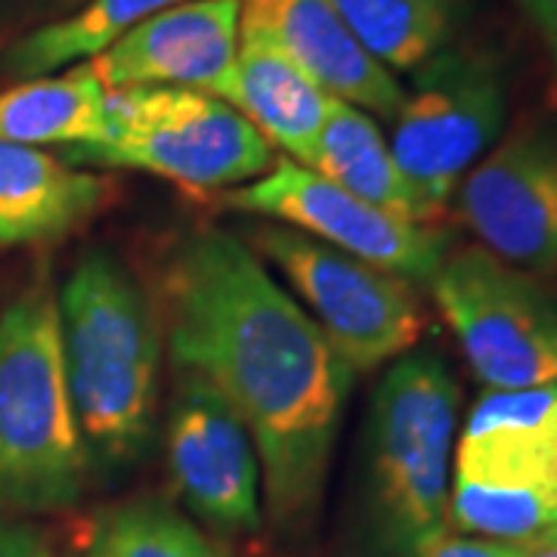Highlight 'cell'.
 Wrapping results in <instances>:
<instances>
[{
	"label": "cell",
	"instance_id": "cell-1",
	"mask_svg": "<svg viewBox=\"0 0 557 557\" xmlns=\"http://www.w3.org/2000/svg\"><path fill=\"white\" fill-rule=\"evenodd\" d=\"M174 366L211 381L251 431L273 527L300 536L319 518L354 369L295 295L226 230H199L164 267Z\"/></svg>",
	"mask_w": 557,
	"mask_h": 557
},
{
	"label": "cell",
	"instance_id": "cell-2",
	"mask_svg": "<svg viewBox=\"0 0 557 557\" xmlns=\"http://www.w3.org/2000/svg\"><path fill=\"white\" fill-rule=\"evenodd\" d=\"M62 369L94 471L134 465L156 431L161 319L131 270L87 251L62 282Z\"/></svg>",
	"mask_w": 557,
	"mask_h": 557
},
{
	"label": "cell",
	"instance_id": "cell-3",
	"mask_svg": "<svg viewBox=\"0 0 557 557\" xmlns=\"http://www.w3.org/2000/svg\"><path fill=\"white\" fill-rule=\"evenodd\" d=\"M458 384L434 354H403L366 416L362 520L379 557H416L446 533Z\"/></svg>",
	"mask_w": 557,
	"mask_h": 557
},
{
	"label": "cell",
	"instance_id": "cell-4",
	"mask_svg": "<svg viewBox=\"0 0 557 557\" xmlns=\"http://www.w3.org/2000/svg\"><path fill=\"white\" fill-rule=\"evenodd\" d=\"M90 471L62 369L57 292L38 282L0 313V511H65Z\"/></svg>",
	"mask_w": 557,
	"mask_h": 557
},
{
	"label": "cell",
	"instance_id": "cell-5",
	"mask_svg": "<svg viewBox=\"0 0 557 557\" xmlns=\"http://www.w3.org/2000/svg\"><path fill=\"white\" fill-rule=\"evenodd\" d=\"M100 146L65 152L94 171H146L196 193H230L263 177L276 152L233 106L189 87L109 90Z\"/></svg>",
	"mask_w": 557,
	"mask_h": 557
},
{
	"label": "cell",
	"instance_id": "cell-6",
	"mask_svg": "<svg viewBox=\"0 0 557 557\" xmlns=\"http://www.w3.org/2000/svg\"><path fill=\"white\" fill-rule=\"evenodd\" d=\"M412 75L387 143L424 220L437 223L458 183L502 137L505 78L490 57L449 47Z\"/></svg>",
	"mask_w": 557,
	"mask_h": 557
},
{
	"label": "cell",
	"instance_id": "cell-7",
	"mask_svg": "<svg viewBox=\"0 0 557 557\" xmlns=\"http://www.w3.org/2000/svg\"><path fill=\"white\" fill-rule=\"evenodd\" d=\"M255 242L354 372L381 369L418 344L424 313L412 282L285 223L260 226Z\"/></svg>",
	"mask_w": 557,
	"mask_h": 557
},
{
	"label": "cell",
	"instance_id": "cell-8",
	"mask_svg": "<svg viewBox=\"0 0 557 557\" xmlns=\"http://www.w3.org/2000/svg\"><path fill=\"white\" fill-rule=\"evenodd\" d=\"M431 292L490 391L557 384V304L530 273L478 245L446 255Z\"/></svg>",
	"mask_w": 557,
	"mask_h": 557
},
{
	"label": "cell",
	"instance_id": "cell-9",
	"mask_svg": "<svg viewBox=\"0 0 557 557\" xmlns=\"http://www.w3.org/2000/svg\"><path fill=\"white\" fill-rule=\"evenodd\" d=\"M223 205L295 226L406 282L431 285L449 255V236L437 223L387 214L285 156H276L263 177L223 193Z\"/></svg>",
	"mask_w": 557,
	"mask_h": 557
},
{
	"label": "cell",
	"instance_id": "cell-10",
	"mask_svg": "<svg viewBox=\"0 0 557 557\" xmlns=\"http://www.w3.org/2000/svg\"><path fill=\"white\" fill-rule=\"evenodd\" d=\"M164 449L186 515L220 539L258 533L263 523L258 446L211 381L186 366H174Z\"/></svg>",
	"mask_w": 557,
	"mask_h": 557
},
{
	"label": "cell",
	"instance_id": "cell-11",
	"mask_svg": "<svg viewBox=\"0 0 557 557\" xmlns=\"http://www.w3.org/2000/svg\"><path fill=\"white\" fill-rule=\"evenodd\" d=\"M461 223L523 273L557 270V139L518 134L490 149L458 183Z\"/></svg>",
	"mask_w": 557,
	"mask_h": 557
},
{
	"label": "cell",
	"instance_id": "cell-12",
	"mask_svg": "<svg viewBox=\"0 0 557 557\" xmlns=\"http://www.w3.org/2000/svg\"><path fill=\"white\" fill-rule=\"evenodd\" d=\"M242 40V0H183L109 44L87 69L106 90L189 87L211 90Z\"/></svg>",
	"mask_w": 557,
	"mask_h": 557
},
{
	"label": "cell",
	"instance_id": "cell-13",
	"mask_svg": "<svg viewBox=\"0 0 557 557\" xmlns=\"http://www.w3.org/2000/svg\"><path fill=\"white\" fill-rule=\"evenodd\" d=\"M242 35L276 47L335 100L394 121L406 87L366 53L332 0H242Z\"/></svg>",
	"mask_w": 557,
	"mask_h": 557
},
{
	"label": "cell",
	"instance_id": "cell-14",
	"mask_svg": "<svg viewBox=\"0 0 557 557\" xmlns=\"http://www.w3.org/2000/svg\"><path fill=\"white\" fill-rule=\"evenodd\" d=\"M456 480L557 498V384L490 391L456 443Z\"/></svg>",
	"mask_w": 557,
	"mask_h": 557
},
{
	"label": "cell",
	"instance_id": "cell-15",
	"mask_svg": "<svg viewBox=\"0 0 557 557\" xmlns=\"http://www.w3.org/2000/svg\"><path fill=\"white\" fill-rule=\"evenodd\" d=\"M208 94L233 106L285 159L310 164L332 97L276 47L242 35L236 60Z\"/></svg>",
	"mask_w": 557,
	"mask_h": 557
},
{
	"label": "cell",
	"instance_id": "cell-16",
	"mask_svg": "<svg viewBox=\"0 0 557 557\" xmlns=\"http://www.w3.org/2000/svg\"><path fill=\"white\" fill-rule=\"evenodd\" d=\"M112 196V180L38 146L0 139V245H38L78 230Z\"/></svg>",
	"mask_w": 557,
	"mask_h": 557
},
{
	"label": "cell",
	"instance_id": "cell-17",
	"mask_svg": "<svg viewBox=\"0 0 557 557\" xmlns=\"http://www.w3.org/2000/svg\"><path fill=\"white\" fill-rule=\"evenodd\" d=\"M109 90L87 62L60 75L25 78L0 90V139L20 146H62V152L100 146L109 131Z\"/></svg>",
	"mask_w": 557,
	"mask_h": 557
},
{
	"label": "cell",
	"instance_id": "cell-18",
	"mask_svg": "<svg viewBox=\"0 0 557 557\" xmlns=\"http://www.w3.org/2000/svg\"><path fill=\"white\" fill-rule=\"evenodd\" d=\"M307 168L387 214L428 223L418 208L412 186L406 183L391 152V143L381 134L379 121L375 115L362 112L359 106L332 97L313 159Z\"/></svg>",
	"mask_w": 557,
	"mask_h": 557
},
{
	"label": "cell",
	"instance_id": "cell-19",
	"mask_svg": "<svg viewBox=\"0 0 557 557\" xmlns=\"http://www.w3.org/2000/svg\"><path fill=\"white\" fill-rule=\"evenodd\" d=\"M81 557H233L177 505L156 496L124 498L100 508L84 527Z\"/></svg>",
	"mask_w": 557,
	"mask_h": 557
},
{
	"label": "cell",
	"instance_id": "cell-20",
	"mask_svg": "<svg viewBox=\"0 0 557 557\" xmlns=\"http://www.w3.org/2000/svg\"><path fill=\"white\" fill-rule=\"evenodd\" d=\"M177 3L183 0H87L72 16L25 35L7 53V69L22 78H38L53 75L72 62L94 60L139 22L152 20Z\"/></svg>",
	"mask_w": 557,
	"mask_h": 557
},
{
	"label": "cell",
	"instance_id": "cell-21",
	"mask_svg": "<svg viewBox=\"0 0 557 557\" xmlns=\"http://www.w3.org/2000/svg\"><path fill=\"white\" fill-rule=\"evenodd\" d=\"M341 20L387 72H416L453 35V0H332Z\"/></svg>",
	"mask_w": 557,
	"mask_h": 557
},
{
	"label": "cell",
	"instance_id": "cell-22",
	"mask_svg": "<svg viewBox=\"0 0 557 557\" xmlns=\"http://www.w3.org/2000/svg\"><path fill=\"white\" fill-rule=\"evenodd\" d=\"M0 557H57L53 533L22 515L0 511Z\"/></svg>",
	"mask_w": 557,
	"mask_h": 557
},
{
	"label": "cell",
	"instance_id": "cell-23",
	"mask_svg": "<svg viewBox=\"0 0 557 557\" xmlns=\"http://www.w3.org/2000/svg\"><path fill=\"white\" fill-rule=\"evenodd\" d=\"M416 557H515V548L511 542H496V539L443 533L431 545H424Z\"/></svg>",
	"mask_w": 557,
	"mask_h": 557
},
{
	"label": "cell",
	"instance_id": "cell-24",
	"mask_svg": "<svg viewBox=\"0 0 557 557\" xmlns=\"http://www.w3.org/2000/svg\"><path fill=\"white\" fill-rule=\"evenodd\" d=\"M518 3L523 7V13L533 20L539 35L545 38L557 62V0H518Z\"/></svg>",
	"mask_w": 557,
	"mask_h": 557
},
{
	"label": "cell",
	"instance_id": "cell-25",
	"mask_svg": "<svg viewBox=\"0 0 557 557\" xmlns=\"http://www.w3.org/2000/svg\"><path fill=\"white\" fill-rule=\"evenodd\" d=\"M515 557H557V527H548L536 536L511 542Z\"/></svg>",
	"mask_w": 557,
	"mask_h": 557
},
{
	"label": "cell",
	"instance_id": "cell-26",
	"mask_svg": "<svg viewBox=\"0 0 557 557\" xmlns=\"http://www.w3.org/2000/svg\"><path fill=\"white\" fill-rule=\"evenodd\" d=\"M57 557H81L78 552H62V555H57Z\"/></svg>",
	"mask_w": 557,
	"mask_h": 557
}]
</instances>
